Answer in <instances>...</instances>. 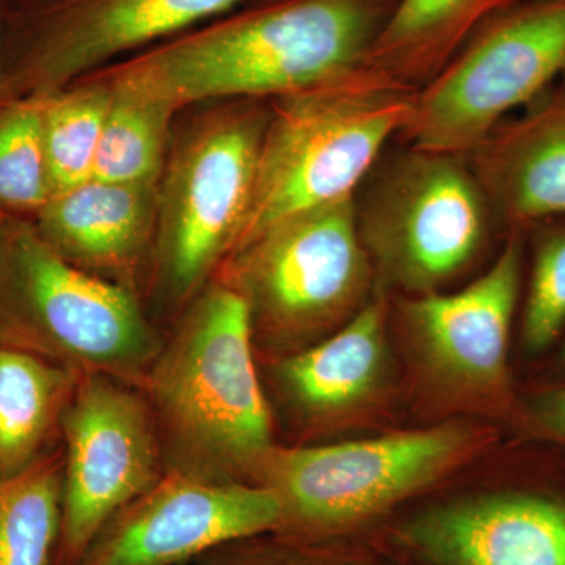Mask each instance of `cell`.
Instances as JSON below:
<instances>
[{"instance_id": "17", "label": "cell", "mask_w": 565, "mask_h": 565, "mask_svg": "<svg viewBox=\"0 0 565 565\" xmlns=\"http://www.w3.org/2000/svg\"><path fill=\"white\" fill-rule=\"evenodd\" d=\"M388 300L382 289L340 329L278 363L277 381L294 411L332 423L377 399L390 371Z\"/></svg>"}, {"instance_id": "18", "label": "cell", "mask_w": 565, "mask_h": 565, "mask_svg": "<svg viewBox=\"0 0 565 565\" xmlns=\"http://www.w3.org/2000/svg\"><path fill=\"white\" fill-rule=\"evenodd\" d=\"M520 0H396L366 66L418 90L489 18Z\"/></svg>"}, {"instance_id": "24", "label": "cell", "mask_w": 565, "mask_h": 565, "mask_svg": "<svg viewBox=\"0 0 565 565\" xmlns=\"http://www.w3.org/2000/svg\"><path fill=\"white\" fill-rule=\"evenodd\" d=\"M188 565H392L359 542L310 541L264 533L237 539L204 553Z\"/></svg>"}, {"instance_id": "8", "label": "cell", "mask_w": 565, "mask_h": 565, "mask_svg": "<svg viewBox=\"0 0 565 565\" xmlns=\"http://www.w3.org/2000/svg\"><path fill=\"white\" fill-rule=\"evenodd\" d=\"M564 71L565 0H520L489 18L415 90L401 137L415 150L471 154Z\"/></svg>"}, {"instance_id": "4", "label": "cell", "mask_w": 565, "mask_h": 565, "mask_svg": "<svg viewBox=\"0 0 565 565\" xmlns=\"http://www.w3.org/2000/svg\"><path fill=\"white\" fill-rule=\"evenodd\" d=\"M0 345L121 382L147 381L161 351L131 289L66 262L13 215L0 218Z\"/></svg>"}, {"instance_id": "23", "label": "cell", "mask_w": 565, "mask_h": 565, "mask_svg": "<svg viewBox=\"0 0 565 565\" xmlns=\"http://www.w3.org/2000/svg\"><path fill=\"white\" fill-rule=\"evenodd\" d=\"M51 196L43 99L0 98V215L33 218Z\"/></svg>"}, {"instance_id": "6", "label": "cell", "mask_w": 565, "mask_h": 565, "mask_svg": "<svg viewBox=\"0 0 565 565\" xmlns=\"http://www.w3.org/2000/svg\"><path fill=\"white\" fill-rule=\"evenodd\" d=\"M217 273L247 303L253 340L291 353L343 327L377 288L355 196L275 223Z\"/></svg>"}, {"instance_id": "9", "label": "cell", "mask_w": 565, "mask_h": 565, "mask_svg": "<svg viewBox=\"0 0 565 565\" xmlns=\"http://www.w3.org/2000/svg\"><path fill=\"white\" fill-rule=\"evenodd\" d=\"M493 217L467 156L415 148L356 204L375 285L411 297L440 292L468 269L484 250Z\"/></svg>"}, {"instance_id": "29", "label": "cell", "mask_w": 565, "mask_h": 565, "mask_svg": "<svg viewBox=\"0 0 565 565\" xmlns=\"http://www.w3.org/2000/svg\"><path fill=\"white\" fill-rule=\"evenodd\" d=\"M563 363L565 364V344H564V348H563Z\"/></svg>"}, {"instance_id": "1", "label": "cell", "mask_w": 565, "mask_h": 565, "mask_svg": "<svg viewBox=\"0 0 565 565\" xmlns=\"http://www.w3.org/2000/svg\"><path fill=\"white\" fill-rule=\"evenodd\" d=\"M396 0H255L99 70L180 111L281 98L366 66Z\"/></svg>"}, {"instance_id": "2", "label": "cell", "mask_w": 565, "mask_h": 565, "mask_svg": "<svg viewBox=\"0 0 565 565\" xmlns=\"http://www.w3.org/2000/svg\"><path fill=\"white\" fill-rule=\"evenodd\" d=\"M192 300L147 375L170 473L258 484L275 445L247 303L221 278Z\"/></svg>"}, {"instance_id": "31", "label": "cell", "mask_w": 565, "mask_h": 565, "mask_svg": "<svg viewBox=\"0 0 565 565\" xmlns=\"http://www.w3.org/2000/svg\"><path fill=\"white\" fill-rule=\"evenodd\" d=\"M0 218H2V215H0Z\"/></svg>"}, {"instance_id": "13", "label": "cell", "mask_w": 565, "mask_h": 565, "mask_svg": "<svg viewBox=\"0 0 565 565\" xmlns=\"http://www.w3.org/2000/svg\"><path fill=\"white\" fill-rule=\"evenodd\" d=\"M523 275L512 233L492 267L460 291L408 297L399 315L424 374L441 392L475 404H503L511 392L509 340Z\"/></svg>"}, {"instance_id": "15", "label": "cell", "mask_w": 565, "mask_h": 565, "mask_svg": "<svg viewBox=\"0 0 565 565\" xmlns=\"http://www.w3.org/2000/svg\"><path fill=\"white\" fill-rule=\"evenodd\" d=\"M159 184L88 180L55 193L32 218L63 259L131 289L134 274L154 243Z\"/></svg>"}, {"instance_id": "28", "label": "cell", "mask_w": 565, "mask_h": 565, "mask_svg": "<svg viewBox=\"0 0 565 565\" xmlns=\"http://www.w3.org/2000/svg\"><path fill=\"white\" fill-rule=\"evenodd\" d=\"M7 2H9V6H22V3H29L32 0H7Z\"/></svg>"}, {"instance_id": "12", "label": "cell", "mask_w": 565, "mask_h": 565, "mask_svg": "<svg viewBox=\"0 0 565 565\" xmlns=\"http://www.w3.org/2000/svg\"><path fill=\"white\" fill-rule=\"evenodd\" d=\"M367 535L392 565H565V494H451L394 512Z\"/></svg>"}, {"instance_id": "22", "label": "cell", "mask_w": 565, "mask_h": 565, "mask_svg": "<svg viewBox=\"0 0 565 565\" xmlns=\"http://www.w3.org/2000/svg\"><path fill=\"white\" fill-rule=\"evenodd\" d=\"M62 519V475L52 462L0 482V565H51Z\"/></svg>"}, {"instance_id": "21", "label": "cell", "mask_w": 565, "mask_h": 565, "mask_svg": "<svg viewBox=\"0 0 565 565\" xmlns=\"http://www.w3.org/2000/svg\"><path fill=\"white\" fill-rule=\"evenodd\" d=\"M43 99V137L52 195L92 180L104 121L109 110V81L93 73Z\"/></svg>"}, {"instance_id": "19", "label": "cell", "mask_w": 565, "mask_h": 565, "mask_svg": "<svg viewBox=\"0 0 565 565\" xmlns=\"http://www.w3.org/2000/svg\"><path fill=\"white\" fill-rule=\"evenodd\" d=\"M79 375L35 353L0 345V482L40 462Z\"/></svg>"}, {"instance_id": "11", "label": "cell", "mask_w": 565, "mask_h": 565, "mask_svg": "<svg viewBox=\"0 0 565 565\" xmlns=\"http://www.w3.org/2000/svg\"><path fill=\"white\" fill-rule=\"evenodd\" d=\"M66 460L55 565H74L122 508L159 481L154 416L125 382L81 374L62 415Z\"/></svg>"}, {"instance_id": "25", "label": "cell", "mask_w": 565, "mask_h": 565, "mask_svg": "<svg viewBox=\"0 0 565 565\" xmlns=\"http://www.w3.org/2000/svg\"><path fill=\"white\" fill-rule=\"evenodd\" d=\"M565 329V226L539 237L523 310L522 340L530 353L545 351Z\"/></svg>"}, {"instance_id": "10", "label": "cell", "mask_w": 565, "mask_h": 565, "mask_svg": "<svg viewBox=\"0 0 565 565\" xmlns=\"http://www.w3.org/2000/svg\"><path fill=\"white\" fill-rule=\"evenodd\" d=\"M245 0H32L7 7L0 98L46 96Z\"/></svg>"}, {"instance_id": "7", "label": "cell", "mask_w": 565, "mask_h": 565, "mask_svg": "<svg viewBox=\"0 0 565 565\" xmlns=\"http://www.w3.org/2000/svg\"><path fill=\"white\" fill-rule=\"evenodd\" d=\"M269 109L253 99L207 114L182 137L159 181L156 280L170 302L199 296L233 252L250 206Z\"/></svg>"}, {"instance_id": "3", "label": "cell", "mask_w": 565, "mask_h": 565, "mask_svg": "<svg viewBox=\"0 0 565 565\" xmlns=\"http://www.w3.org/2000/svg\"><path fill=\"white\" fill-rule=\"evenodd\" d=\"M414 93L363 66L274 99L250 206L232 253L291 215L355 196L385 145L403 132Z\"/></svg>"}, {"instance_id": "14", "label": "cell", "mask_w": 565, "mask_h": 565, "mask_svg": "<svg viewBox=\"0 0 565 565\" xmlns=\"http://www.w3.org/2000/svg\"><path fill=\"white\" fill-rule=\"evenodd\" d=\"M280 525V501L267 487L169 473L122 508L74 565H188Z\"/></svg>"}, {"instance_id": "30", "label": "cell", "mask_w": 565, "mask_h": 565, "mask_svg": "<svg viewBox=\"0 0 565 565\" xmlns=\"http://www.w3.org/2000/svg\"><path fill=\"white\" fill-rule=\"evenodd\" d=\"M563 79H564V82H563V84H564V85H563V90H564V93H565V71H564V74H563Z\"/></svg>"}, {"instance_id": "26", "label": "cell", "mask_w": 565, "mask_h": 565, "mask_svg": "<svg viewBox=\"0 0 565 565\" xmlns=\"http://www.w3.org/2000/svg\"><path fill=\"white\" fill-rule=\"evenodd\" d=\"M527 414L539 433L565 441V385L535 396Z\"/></svg>"}, {"instance_id": "20", "label": "cell", "mask_w": 565, "mask_h": 565, "mask_svg": "<svg viewBox=\"0 0 565 565\" xmlns=\"http://www.w3.org/2000/svg\"><path fill=\"white\" fill-rule=\"evenodd\" d=\"M109 81L111 99L96 154L93 180L159 184L169 159L170 126L177 109L148 93Z\"/></svg>"}, {"instance_id": "27", "label": "cell", "mask_w": 565, "mask_h": 565, "mask_svg": "<svg viewBox=\"0 0 565 565\" xmlns=\"http://www.w3.org/2000/svg\"><path fill=\"white\" fill-rule=\"evenodd\" d=\"M7 0H0V96L3 90V79H6V65H3V33H6Z\"/></svg>"}, {"instance_id": "16", "label": "cell", "mask_w": 565, "mask_h": 565, "mask_svg": "<svg viewBox=\"0 0 565 565\" xmlns=\"http://www.w3.org/2000/svg\"><path fill=\"white\" fill-rule=\"evenodd\" d=\"M493 214L523 226L565 215V93L531 104L467 156Z\"/></svg>"}, {"instance_id": "5", "label": "cell", "mask_w": 565, "mask_h": 565, "mask_svg": "<svg viewBox=\"0 0 565 565\" xmlns=\"http://www.w3.org/2000/svg\"><path fill=\"white\" fill-rule=\"evenodd\" d=\"M479 445L476 427L445 423L337 445L275 446L258 484L280 501L277 533L359 542L467 462Z\"/></svg>"}]
</instances>
